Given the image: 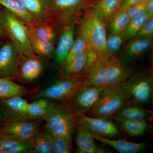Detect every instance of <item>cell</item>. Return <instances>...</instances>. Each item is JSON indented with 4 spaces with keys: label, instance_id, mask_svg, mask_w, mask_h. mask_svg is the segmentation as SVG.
<instances>
[{
    "label": "cell",
    "instance_id": "cell-28",
    "mask_svg": "<svg viewBox=\"0 0 153 153\" xmlns=\"http://www.w3.org/2000/svg\"><path fill=\"white\" fill-rule=\"evenodd\" d=\"M37 21L48 19L50 0H22Z\"/></svg>",
    "mask_w": 153,
    "mask_h": 153
},
{
    "label": "cell",
    "instance_id": "cell-19",
    "mask_svg": "<svg viewBox=\"0 0 153 153\" xmlns=\"http://www.w3.org/2000/svg\"><path fill=\"white\" fill-rule=\"evenodd\" d=\"M0 5L18 17L28 28L37 21L22 0H0Z\"/></svg>",
    "mask_w": 153,
    "mask_h": 153
},
{
    "label": "cell",
    "instance_id": "cell-29",
    "mask_svg": "<svg viewBox=\"0 0 153 153\" xmlns=\"http://www.w3.org/2000/svg\"><path fill=\"white\" fill-rule=\"evenodd\" d=\"M52 100L40 97L29 103L28 117L32 118L44 117L49 113L54 104Z\"/></svg>",
    "mask_w": 153,
    "mask_h": 153
},
{
    "label": "cell",
    "instance_id": "cell-12",
    "mask_svg": "<svg viewBox=\"0 0 153 153\" xmlns=\"http://www.w3.org/2000/svg\"><path fill=\"white\" fill-rule=\"evenodd\" d=\"M106 64L108 87L121 86L136 71L134 68L124 65L115 55L102 57Z\"/></svg>",
    "mask_w": 153,
    "mask_h": 153
},
{
    "label": "cell",
    "instance_id": "cell-44",
    "mask_svg": "<svg viewBox=\"0 0 153 153\" xmlns=\"http://www.w3.org/2000/svg\"><path fill=\"white\" fill-rule=\"evenodd\" d=\"M2 123V119L1 117V115H0V125Z\"/></svg>",
    "mask_w": 153,
    "mask_h": 153
},
{
    "label": "cell",
    "instance_id": "cell-14",
    "mask_svg": "<svg viewBox=\"0 0 153 153\" xmlns=\"http://www.w3.org/2000/svg\"><path fill=\"white\" fill-rule=\"evenodd\" d=\"M19 55L13 44L8 41L0 48V78L10 79L16 72Z\"/></svg>",
    "mask_w": 153,
    "mask_h": 153
},
{
    "label": "cell",
    "instance_id": "cell-45",
    "mask_svg": "<svg viewBox=\"0 0 153 153\" xmlns=\"http://www.w3.org/2000/svg\"><path fill=\"white\" fill-rule=\"evenodd\" d=\"M92 1H95V0H92Z\"/></svg>",
    "mask_w": 153,
    "mask_h": 153
},
{
    "label": "cell",
    "instance_id": "cell-1",
    "mask_svg": "<svg viewBox=\"0 0 153 153\" xmlns=\"http://www.w3.org/2000/svg\"><path fill=\"white\" fill-rule=\"evenodd\" d=\"M105 26L106 23L91 6L83 12L77 30V33L86 38L91 49L95 50L100 57L107 55L105 42L107 34Z\"/></svg>",
    "mask_w": 153,
    "mask_h": 153
},
{
    "label": "cell",
    "instance_id": "cell-3",
    "mask_svg": "<svg viewBox=\"0 0 153 153\" xmlns=\"http://www.w3.org/2000/svg\"><path fill=\"white\" fill-rule=\"evenodd\" d=\"M121 86L132 103L143 107L152 103L153 77L149 72L135 71Z\"/></svg>",
    "mask_w": 153,
    "mask_h": 153
},
{
    "label": "cell",
    "instance_id": "cell-10",
    "mask_svg": "<svg viewBox=\"0 0 153 153\" xmlns=\"http://www.w3.org/2000/svg\"><path fill=\"white\" fill-rule=\"evenodd\" d=\"M39 131L38 122L13 121L0 128V137L20 140H31Z\"/></svg>",
    "mask_w": 153,
    "mask_h": 153
},
{
    "label": "cell",
    "instance_id": "cell-36",
    "mask_svg": "<svg viewBox=\"0 0 153 153\" xmlns=\"http://www.w3.org/2000/svg\"><path fill=\"white\" fill-rule=\"evenodd\" d=\"M71 142L63 137L53 136L54 153H71Z\"/></svg>",
    "mask_w": 153,
    "mask_h": 153
},
{
    "label": "cell",
    "instance_id": "cell-40",
    "mask_svg": "<svg viewBox=\"0 0 153 153\" xmlns=\"http://www.w3.org/2000/svg\"><path fill=\"white\" fill-rule=\"evenodd\" d=\"M146 8V13L150 16H153V0H147Z\"/></svg>",
    "mask_w": 153,
    "mask_h": 153
},
{
    "label": "cell",
    "instance_id": "cell-9",
    "mask_svg": "<svg viewBox=\"0 0 153 153\" xmlns=\"http://www.w3.org/2000/svg\"><path fill=\"white\" fill-rule=\"evenodd\" d=\"M100 57L97 52L92 49L78 54L61 65V75L63 77L84 75Z\"/></svg>",
    "mask_w": 153,
    "mask_h": 153
},
{
    "label": "cell",
    "instance_id": "cell-2",
    "mask_svg": "<svg viewBox=\"0 0 153 153\" xmlns=\"http://www.w3.org/2000/svg\"><path fill=\"white\" fill-rule=\"evenodd\" d=\"M0 24L19 55L36 56L30 43L29 29L24 22L5 9L0 10Z\"/></svg>",
    "mask_w": 153,
    "mask_h": 153
},
{
    "label": "cell",
    "instance_id": "cell-35",
    "mask_svg": "<svg viewBox=\"0 0 153 153\" xmlns=\"http://www.w3.org/2000/svg\"><path fill=\"white\" fill-rule=\"evenodd\" d=\"M77 35V37L74 40L73 46L71 47L65 62L71 60L74 56L78 54L91 49L90 44L85 37L78 33Z\"/></svg>",
    "mask_w": 153,
    "mask_h": 153
},
{
    "label": "cell",
    "instance_id": "cell-31",
    "mask_svg": "<svg viewBox=\"0 0 153 153\" xmlns=\"http://www.w3.org/2000/svg\"><path fill=\"white\" fill-rule=\"evenodd\" d=\"M27 92L25 87L17 84L10 79L0 78V97L22 96L25 95Z\"/></svg>",
    "mask_w": 153,
    "mask_h": 153
},
{
    "label": "cell",
    "instance_id": "cell-37",
    "mask_svg": "<svg viewBox=\"0 0 153 153\" xmlns=\"http://www.w3.org/2000/svg\"><path fill=\"white\" fill-rule=\"evenodd\" d=\"M146 1L147 0H146L143 2L138 3L134 5L129 7L126 10L131 20L142 16L146 13Z\"/></svg>",
    "mask_w": 153,
    "mask_h": 153
},
{
    "label": "cell",
    "instance_id": "cell-25",
    "mask_svg": "<svg viewBox=\"0 0 153 153\" xmlns=\"http://www.w3.org/2000/svg\"><path fill=\"white\" fill-rule=\"evenodd\" d=\"M148 117V113L143 107L129 101L123 103L114 115V117L132 120H147Z\"/></svg>",
    "mask_w": 153,
    "mask_h": 153
},
{
    "label": "cell",
    "instance_id": "cell-15",
    "mask_svg": "<svg viewBox=\"0 0 153 153\" xmlns=\"http://www.w3.org/2000/svg\"><path fill=\"white\" fill-rule=\"evenodd\" d=\"M60 36L55 48V60L59 65L66 60L74 41L75 22H71L60 27Z\"/></svg>",
    "mask_w": 153,
    "mask_h": 153
},
{
    "label": "cell",
    "instance_id": "cell-18",
    "mask_svg": "<svg viewBox=\"0 0 153 153\" xmlns=\"http://www.w3.org/2000/svg\"><path fill=\"white\" fill-rule=\"evenodd\" d=\"M22 56L20 65V75L23 80L27 82L34 81L41 75L44 66L40 59L36 56Z\"/></svg>",
    "mask_w": 153,
    "mask_h": 153
},
{
    "label": "cell",
    "instance_id": "cell-6",
    "mask_svg": "<svg viewBox=\"0 0 153 153\" xmlns=\"http://www.w3.org/2000/svg\"><path fill=\"white\" fill-rule=\"evenodd\" d=\"M43 119L46 122L45 128L53 136L63 137L71 141L75 122L73 115L67 107L54 103Z\"/></svg>",
    "mask_w": 153,
    "mask_h": 153
},
{
    "label": "cell",
    "instance_id": "cell-5",
    "mask_svg": "<svg viewBox=\"0 0 153 153\" xmlns=\"http://www.w3.org/2000/svg\"><path fill=\"white\" fill-rule=\"evenodd\" d=\"M92 0H50L48 16L59 28L76 19L91 5Z\"/></svg>",
    "mask_w": 153,
    "mask_h": 153
},
{
    "label": "cell",
    "instance_id": "cell-20",
    "mask_svg": "<svg viewBox=\"0 0 153 153\" xmlns=\"http://www.w3.org/2000/svg\"><path fill=\"white\" fill-rule=\"evenodd\" d=\"M58 28L59 27L56 23L52 19L48 18L42 21H36L33 26L28 29L39 38L55 43Z\"/></svg>",
    "mask_w": 153,
    "mask_h": 153
},
{
    "label": "cell",
    "instance_id": "cell-22",
    "mask_svg": "<svg viewBox=\"0 0 153 153\" xmlns=\"http://www.w3.org/2000/svg\"><path fill=\"white\" fill-rule=\"evenodd\" d=\"M123 0H95L92 2L93 8L99 16L105 23L120 8Z\"/></svg>",
    "mask_w": 153,
    "mask_h": 153
},
{
    "label": "cell",
    "instance_id": "cell-26",
    "mask_svg": "<svg viewBox=\"0 0 153 153\" xmlns=\"http://www.w3.org/2000/svg\"><path fill=\"white\" fill-rule=\"evenodd\" d=\"M33 153H54L53 136L45 128L43 131H39L33 140Z\"/></svg>",
    "mask_w": 153,
    "mask_h": 153
},
{
    "label": "cell",
    "instance_id": "cell-27",
    "mask_svg": "<svg viewBox=\"0 0 153 153\" xmlns=\"http://www.w3.org/2000/svg\"><path fill=\"white\" fill-rule=\"evenodd\" d=\"M29 35L31 46L35 54L46 57L53 55L55 52V43L39 38L29 29Z\"/></svg>",
    "mask_w": 153,
    "mask_h": 153
},
{
    "label": "cell",
    "instance_id": "cell-43",
    "mask_svg": "<svg viewBox=\"0 0 153 153\" xmlns=\"http://www.w3.org/2000/svg\"><path fill=\"white\" fill-rule=\"evenodd\" d=\"M0 153H4V151L0 147Z\"/></svg>",
    "mask_w": 153,
    "mask_h": 153
},
{
    "label": "cell",
    "instance_id": "cell-17",
    "mask_svg": "<svg viewBox=\"0 0 153 153\" xmlns=\"http://www.w3.org/2000/svg\"><path fill=\"white\" fill-rule=\"evenodd\" d=\"M92 134L95 140L103 145L113 148L120 153H139L146 149V145L144 143H134L125 140L114 139L99 136Z\"/></svg>",
    "mask_w": 153,
    "mask_h": 153
},
{
    "label": "cell",
    "instance_id": "cell-8",
    "mask_svg": "<svg viewBox=\"0 0 153 153\" xmlns=\"http://www.w3.org/2000/svg\"><path fill=\"white\" fill-rule=\"evenodd\" d=\"M75 114L77 121L91 133L108 138H114L120 135L117 126L111 119L92 117L80 113Z\"/></svg>",
    "mask_w": 153,
    "mask_h": 153
},
{
    "label": "cell",
    "instance_id": "cell-41",
    "mask_svg": "<svg viewBox=\"0 0 153 153\" xmlns=\"http://www.w3.org/2000/svg\"><path fill=\"white\" fill-rule=\"evenodd\" d=\"M110 151L108 150L106 148L104 147L100 146H97L96 150L95 153H110Z\"/></svg>",
    "mask_w": 153,
    "mask_h": 153
},
{
    "label": "cell",
    "instance_id": "cell-11",
    "mask_svg": "<svg viewBox=\"0 0 153 153\" xmlns=\"http://www.w3.org/2000/svg\"><path fill=\"white\" fill-rule=\"evenodd\" d=\"M105 88L83 85L79 87L71 100L74 112L86 114L94 106Z\"/></svg>",
    "mask_w": 153,
    "mask_h": 153
},
{
    "label": "cell",
    "instance_id": "cell-38",
    "mask_svg": "<svg viewBox=\"0 0 153 153\" xmlns=\"http://www.w3.org/2000/svg\"><path fill=\"white\" fill-rule=\"evenodd\" d=\"M153 16L150 17L143 25L137 37L141 38H153Z\"/></svg>",
    "mask_w": 153,
    "mask_h": 153
},
{
    "label": "cell",
    "instance_id": "cell-30",
    "mask_svg": "<svg viewBox=\"0 0 153 153\" xmlns=\"http://www.w3.org/2000/svg\"><path fill=\"white\" fill-rule=\"evenodd\" d=\"M0 100L7 110L22 116L28 117L29 102L22 96H15L8 98L0 97Z\"/></svg>",
    "mask_w": 153,
    "mask_h": 153
},
{
    "label": "cell",
    "instance_id": "cell-16",
    "mask_svg": "<svg viewBox=\"0 0 153 153\" xmlns=\"http://www.w3.org/2000/svg\"><path fill=\"white\" fill-rule=\"evenodd\" d=\"M85 74L83 86L108 87L107 70L102 57H100Z\"/></svg>",
    "mask_w": 153,
    "mask_h": 153
},
{
    "label": "cell",
    "instance_id": "cell-4",
    "mask_svg": "<svg viewBox=\"0 0 153 153\" xmlns=\"http://www.w3.org/2000/svg\"><path fill=\"white\" fill-rule=\"evenodd\" d=\"M128 100V95L121 86L105 88L94 106L85 114L92 117L111 119Z\"/></svg>",
    "mask_w": 153,
    "mask_h": 153
},
{
    "label": "cell",
    "instance_id": "cell-39",
    "mask_svg": "<svg viewBox=\"0 0 153 153\" xmlns=\"http://www.w3.org/2000/svg\"><path fill=\"white\" fill-rule=\"evenodd\" d=\"M146 1V0H123L120 8L117 12L126 11L131 6Z\"/></svg>",
    "mask_w": 153,
    "mask_h": 153
},
{
    "label": "cell",
    "instance_id": "cell-34",
    "mask_svg": "<svg viewBox=\"0 0 153 153\" xmlns=\"http://www.w3.org/2000/svg\"><path fill=\"white\" fill-rule=\"evenodd\" d=\"M123 38L121 34L111 33L107 36L105 42L106 56L115 55L121 51L124 42Z\"/></svg>",
    "mask_w": 153,
    "mask_h": 153
},
{
    "label": "cell",
    "instance_id": "cell-13",
    "mask_svg": "<svg viewBox=\"0 0 153 153\" xmlns=\"http://www.w3.org/2000/svg\"><path fill=\"white\" fill-rule=\"evenodd\" d=\"M128 41L123 47L120 51V57H118L121 62L126 66L141 58L153 45V38L136 37Z\"/></svg>",
    "mask_w": 153,
    "mask_h": 153
},
{
    "label": "cell",
    "instance_id": "cell-7",
    "mask_svg": "<svg viewBox=\"0 0 153 153\" xmlns=\"http://www.w3.org/2000/svg\"><path fill=\"white\" fill-rule=\"evenodd\" d=\"M85 75L63 77L41 91L37 94V98L58 101L71 100L77 89L82 86Z\"/></svg>",
    "mask_w": 153,
    "mask_h": 153
},
{
    "label": "cell",
    "instance_id": "cell-24",
    "mask_svg": "<svg viewBox=\"0 0 153 153\" xmlns=\"http://www.w3.org/2000/svg\"><path fill=\"white\" fill-rule=\"evenodd\" d=\"M0 147L4 153H33V140H20L0 137Z\"/></svg>",
    "mask_w": 153,
    "mask_h": 153
},
{
    "label": "cell",
    "instance_id": "cell-23",
    "mask_svg": "<svg viewBox=\"0 0 153 153\" xmlns=\"http://www.w3.org/2000/svg\"><path fill=\"white\" fill-rule=\"evenodd\" d=\"M114 117L122 129L131 137L141 136L148 131L149 128V124L147 120H132Z\"/></svg>",
    "mask_w": 153,
    "mask_h": 153
},
{
    "label": "cell",
    "instance_id": "cell-33",
    "mask_svg": "<svg viewBox=\"0 0 153 153\" xmlns=\"http://www.w3.org/2000/svg\"><path fill=\"white\" fill-rule=\"evenodd\" d=\"M130 20L126 11L117 12L108 20L111 33L121 34Z\"/></svg>",
    "mask_w": 153,
    "mask_h": 153
},
{
    "label": "cell",
    "instance_id": "cell-21",
    "mask_svg": "<svg viewBox=\"0 0 153 153\" xmlns=\"http://www.w3.org/2000/svg\"><path fill=\"white\" fill-rule=\"evenodd\" d=\"M77 131L75 137L76 152L95 153L97 148L92 134L77 121Z\"/></svg>",
    "mask_w": 153,
    "mask_h": 153
},
{
    "label": "cell",
    "instance_id": "cell-32",
    "mask_svg": "<svg viewBox=\"0 0 153 153\" xmlns=\"http://www.w3.org/2000/svg\"><path fill=\"white\" fill-rule=\"evenodd\" d=\"M150 17L146 13L142 16L131 19L125 29L121 33L124 41H128L137 37L143 25Z\"/></svg>",
    "mask_w": 153,
    "mask_h": 153
},
{
    "label": "cell",
    "instance_id": "cell-42",
    "mask_svg": "<svg viewBox=\"0 0 153 153\" xmlns=\"http://www.w3.org/2000/svg\"><path fill=\"white\" fill-rule=\"evenodd\" d=\"M6 36L5 34L3 31L1 24H0V38H4L6 37Z\"/></svg>",
    "mask_w": 153,
    "mask_h": 153
}]
</instances>
